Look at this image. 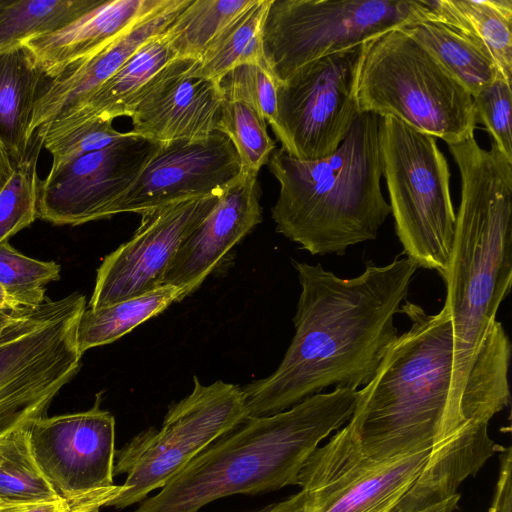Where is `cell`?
<instances>
[{
  "label": "cell",
  "mask_w": 512,
  "mask_h": 512,
  "mask_svg": "<svg viewBox=\"0 0 512 512\" xmlns=\"http://www.w3.org/2000/svg\"><path fill=\"white\" fill-rule=\"evenodd\" d=\"M448 149L461 195L444 306L453 329L451 406L465 425L489 421L510 403L512 346L496 314L512 284V161L474 135Z\"/></svg>",
  "instance_id": "1"
},
{
  "label": "cell",
  "mask_w": 512,
  "mask_h": 512,
  "mask_svg": "<svg viewBox=\"0 0 512 512\" xmlns=\"http://www.w3.org/2000/svg\"><path fill=\"white\" fill-rule=\"evenodd\" d=\"M301 286L295 334L278 368L242 388L248 417L285 411L326 388L368 384L399 333L394 324L418 266L366 263L353 278L293 261Z\"/></svg>",
  "instance_id": "2"
},
{
  "label": "cell",
  "mask_w": 512,
  "mask_h": 512,
  "mask_svg": "<svg viewBox=\"0 0 512 512\" xmlns=\"http://www.w3.org/2000/svg\"><path fill=\"white\" fill-rule=\"evenodd\" d=\"M400 313L410 328L398 335L371 381L359 390L347 425L309 456V464H380L433 447L467 427L457 422L451 406L450 311L444 306L432 315L405 301Z\"/></svg>",
  "instance_id": "3"
},
{
  "label": "cell",
  "mask_w": 512,
  "mask_h": 512,
  "mask_svg": "<svg viewBox=\"0 0 512 512\" xmlns=\"http://www.w3.org/2000/svg\"><path fill=\"white\" fill-rule=\"evenodd\" d=\"M358 398V389L335 388L273 415L247 417L135 512H198L219 498L297 485L306 460L324 438L349 421Z\"/></svg>",
  "instance_id": "4"
},
{
  "label": "cell",
  "mask_w": 512,
  "mask_h": 512,
  "mask_svg": "<svg viewBox=\"0 0 512 512\" xmlns=\"http://www.w3.org/2000/svg\"><path fill=\"white\" fill-rule=\"evenodd\" d=\"M380 116L365 112L330 156L298 160L281 148L269 159L280 185L276 231L312 255L345 254L375 240L391 209L383 197Z\"/></svg>",
  "instance_id": "5"
},
{
  "label": "cell",
  "mask_w": 512,
  "mask_h": 512,
  "mask_svg": "<svg viewBox=\"0 0 512 512\" xmlns=\"http://www.w3.org/2000/svg\"><path fill=\"white\" fill-rule=\"evenodd\" d=\"M357 98L361 113L393 116L448 145L474 135L477 126L470 92L401 28L367 43Z\"/></svg>",
  "instance_id": "6"
},
{
  "label": "cell",
  "mask_w": 512,
  "mask_h": 512,
  "mask_svg": "<svg viewBox=\"0 0 512 512\" xmlns=\"http://www.w3.org/2000/svg\"><path fill=\"white\" fill-rule=\"evenodd\" d=\"M379 140L389 206L403 253L418 268L435 270L445 280L456 223L447 160L435 137L393 116L380 117Z\"/></svg>",
  "instance_id": "7"
},
{
  "label": "cell",
  "mask_w": 512,
  "mask_h": 512,
  "mask_svg": "<svg viewBox=\"0 0 512 512\" xmlns=\"http://www.w3.org/2000/svg\"><path fill=\"white\" fill-rule=\"evenodd\" d=\"M86 298L76 292L23 309L0 335V439L46 416L78 372L76 342Z\"/></svg>",
  "instance_id": "8"
},
{
  "label": "cell",
  "mask_w": 512,
  "mask_h": 512,
  "mask_svg": "<svg viewBox=\"0 0 512 512\" xmlns=\"http://www.w3.org/2000/svg\"><path fill=\"white\" fill-rule=\"evenodd\" d=\"M193 383L192 392L169 407L160 429L148 428L116 450L114 476L127 477L108 506L123 509L145 500L248 417L238 385L222 380L203 385L196 376Z\"/></svg>",
  "instance_id": "9"
},
{
  "label": "cell",
  "mask_w": 512,
  "mask_h": 512,
  "mask_svg": "<svg viewBox=\"0 0 512 512\" xmlns=\"http://www.w3.org/2000/svg\"><path fill=\"white\" fill-rule=\"evenodd\" d=\"M419 1L271 0L263 51L276 84L320 57L422 19Z\"/></svg>",
  "instance_id": "10"
},
{
  "label": "cell",
  "mask_w": 512,
  "mask_h": 512,
  "mask_svg": "<svg viewBox=\"0 0 512 512\" xmlns=\"http://www.w3.org/2000/svg\"><path fill=\"white\" fill-rule=\"evenodd\" d=\"M367 43L308 62L277 84L272 130L290 156L315 161L332 155L362 114L357 84Z\"/></svg>",
  "instance_id": "11"
},
{
  "label": "cell",
  "mask_w": 512,
  "mask_h": 512,
  "mask_svg": "<svg viewBox=\"0 0 512 512\" xmlns=\"http://www.w3.org/2000/svg\"><path fill=\"white\" fill-rule=\"evenodd\" d=\"M454 436L375 465H303L297 485L311 495L310 512H450L445 486L428 471Z\"/></svg>",
  "instance_id": "12"
},
{
  "label": "cell",
  "mask_w": 512,
  "mask_h": 512,
  "mask_svg": "<svg viewBox=\"0 0 512 512\" xmlns=\"http://www.w3.org/2000/svg\"><path fill=\"white\" fill-rule=\"evenodd\" d=\"M160 145L129 131L101 150L50 169L39 180L37 218L72 226L108 218Z\"/></svg>",
  "instance_id": "13"
},
{
  "label": "cell",
  "mask_w": 512,
  "mask_h": 512,
  "mask_svg": "<svg viewBox=\"0 0 512 512\" xmlns=\"http://www.w3.org/2000/svg\"><path fill=\"white\" fill-rule=\"evenodd\" d=\"M221 193L140 214L141 222L133 236L107 255L97 269L88 308L107 306L162 286L177 251L215 207Z\"/></svg>",
  "instance_id": "14"
},
{
  "label": "cell",
  "mask_w": 512,
  "mask_h": 512,
  "mask_svg": "<svg viewBox=\"0 0 512 512\" xmlns=\"http://www.w3.org/2000/svg\"><path fill=\"white\" fill-rule=\"evenodd\" d=\"M97 395L87 411L43 416L28 427L34 459L61 498H75L114 485L115 418Z\"/></svg>",
  "instance_id": "15"
},
{
  "label": "cell",
  "mask_w": 512,
  "mask_h": 512,
  "mask_svg": "<svg viewBox=\"0 0 512 512\" xmlns=\"http://www.w3.org/2000/svg\"><path fill=\"white\" fill-rule=\"evenodd\" d=\"M238 154L221 132L206 138L161 143L136 181L111 207L142 214L174 202L221 193L241 174Z\"/></svg>",
  "instance_id": "16"
},
{
  "label": "cell",
  "mask_w": 512,
  "mask_h": 512,
  "mask_svg": "<svg viewBox=\"0 0 512 512\" xmlns=\"http://www.w3.org/2000/svg\"><path fill=\"white\" fill-rule=\"evenodd\" d=\"M196 63L176 57L145 85L130 111L133 133L166 143L219 132L224 99L216 80L196 74Z\"/></svg>",
  "instance_id": "17"
},
{
  "label": "cell",
  "mask_w": 512,
  "mask_h": 512,
  "mask_svg": "<svg viewBox=\"0 0 512 512\" xmlns=\"http://www.w3.org/2000/svg\"><path fill=\"white\" fill-rule=\"evenodd\" d=\"M257 176L242 171L222 191L215 207L177 251L162 285L190 294L221 264L232 247L261 222Z\"/></svg>",
  "instance_id": "18"
},
{
  "label": "cell",
  "mask_w": 512,
  "mask_h": 512,
  "mask_svg": "<svg viewBox=\"0 0 512 512\" xmlns=\"http://www.w3.org/2000/svg\"><path fill=\"white\" fill-rule=\"evenodd\" d=\"M188 2L169 0L96 54L72 63L57 76L48 78L35 102L30 139L35 131L77 107L145 42L162 34Z\"/></svg>",
  "instance_id": "19"
},
{
  "label": "cell",
  "mask_w": 512,
  "mask_h": 512,
  "mask_svg": "<svg viewBox=\"0 0 512 512\" xmlns=\"http://www.w3.org/2000/svg\"><path fill=\"white\" fill-rule=\"evenodd\" d=\"M168 1L99 0L95 7L65 27L23 44L41 71L53 78L70 64L105 48Z\"/></svg>",
  "instance_id": "20"
},
{
  "label": "cell",
  "mask_w": 512,
  "mask_h": 512,
  "mask_svg": "<svg viewBox=\"0 0 512 512\" xmlns=\"http://www.w3.org/2000/svg\"><path fill=\"white\" fill-rule=\"evenodd\" d=\"M174 58L176 53L164 32L149 39L77 107L35 131L42 145L85 122L129 117L145 85Z\"/></svg>",
  "instance_id": "21"
},
{
  "label": "cell",
  "mask_w": 512,
  "mask_h": 512,
  "mask_svg": "<svg viewBox=\"0 0 512 512\" xmlns=\"http://www.w3.org/2000/svg\"><path fill=\"white\" fill-rule=\"evenodd\" d=\"M47 79L24 44L0 52V142L14 166L26 157L35 102Z\"/></svg>",
  "instance_id": "22"
},
{
  "label": "cell",
  "mask_w": 512,
  "mask_h": 512,
  "mask_svg": "<svg viewBox=\"0 0 512 512\" xmlns=\"http://www.w3.org/2000/svg\"><path fill=\"white\" fill-rule=\"evenodd\" d=\"M401 29L432 53L471 96L501 77L485 46L453 17H424Z\"/></svg>",
  "instance_id": "23"
},
{
  "label": "cell",
  "mask_w": 512,
  "mask_h": 512,
  "mask_svg": "<svg viewBox=\"0 0 512 512\" xmlns=\"http://www.w3.org/2000/svg\"><path fill=\"white\" fill-rule=\"evenodd\" d=\"M186 296L185 291L180 288L162 285L145 294L107 306L86 307L76 330L79 351L83 354L88 349L118 340Z\"/></svg>",
  "instance_id": "24"
},
{
  "label": "cell",
  "mask_w": 512,
  "mask_h": 512,
  "mask_svg": "<svg viewBox=\"0 0 512 512\" xmlns=\"http://www.w3.org/2000/svg\"><path fill=\"white\" fill-rule=\"evenodd\" d=\"M270 3L271 0H256L235 17L197 60L196 74L218 81L244 64L269 71L263 51V28Z\"/></svg>",
  "instance_id": "25"
},
{
  "label": "cell",
  "mask_w": 512,
  "mask_h": 512,
  "mask_svg": "<svg viewBox=\"0 0 512 512\" xmlns=\"http://www.w3.org/2000/svg\"><path fill=\"white\" fill-rule=\"evenodd\" d=\"M99 0H0V52L57 31Z\"/></svg>",
  "instance_id": "26"
},
{
  "label": "cell",
  "mask_w": 512,
  "mask_h": 512,
  "mask_svg": "<svg viewBox=\"0 0 512 512\" xmlns=\"http://www.w3.org/2000/svg\"><path fill=\"white\" fill-rule=\"evenodd\" d=\"M256 0H189L164 34L178 58L199 59L218 34Z\"/></svg>",
  "instance_id": "27"
},
{
  "label": "cell",
  "mask_w": 512,
  "mask_h": 512,
  "mask_svg": "<svg viewBox=\"0 0 512 512\" xmlns=\"http://www.w3.org/2000/svg\"><path fill=\"white\" fill-rule=\"evenodd\" d=\"M28 427L13 431L0 439V505L61 498L34 459Z\"/></svg>",
  "instance_id": "28"
},
{
  "label": "cell",
  "mask_w": 512,
  "mask_h": 512,
  "mask_svg": "<svg viewBox=\"0 0 512 512\" xmlns=\"http://www.w3.org/2000/svg\"><path fill=\"white\" fill-rule=\"evenodd\" d=\"M458 19L487 49L512 84V0H447Z\"/></svg>",
  "instance_id": "29"
},
{
  "label": "cell",
  "mask_w": 512,
  "mask_h": 512,
  "mask_svg": "<svg viewBox=\"0 0 512 512\" xmlns=\"http://www.w3.org/2000/svg\"><path fill=\"white\" fill-rule=\"evenodd\" d=\"M42 139L33 133L24 160L0 192V243L6 242L37 218L39 178L37 161Z\"/></svg>",
  "instance_id": "30"
},
{
  "label": "cell",
  "mask_w": 512,
  "mask_h": 512,
  "mask_svg": "<svg viewBox=\"0 0 512 512\" xmlns=\"http://www.w3.org/2000/svg\"><path fill=\"white\" fill-rule=\"evenodd\" d=\"M219 132L230 139L245 172L258 174L275 150L265 119L241 102H223Z\"/></svg>",
  "instance_id": "31"
},
{
  "label": "cell",
  "mask_w": 512,
  "mask_h": 512,
  "mask_svg": "<svg viewBox=\"0 0 512 512\" xmlns=\"http://www.w3.org/2000/svg\"><path fill=\"white\" fill-rule=\"evenodd\" d=\"M60 266L54 261L30 258L8 241L0 243V285L21 307L33 308L45 301V287L58 280Z\"/></svg>",
  "instance_id": "32"
},
{
  "label": "cell",
  "mask_w": 512,
  "mask_h": 512,
  "mask_svg": "<svg viewBox=\"0 0 512 512\" xmlns=\"http://www.w3.org/2000/svg\"><path fill=\"white\" fill-rule=\"evenodd\" d=\"M224 101L241 102L253 108L270 124L276 123L277 84L269 71L259 65L244 64L227 72L218 81Z\"/></svg>",
  "instance_id": "33"
},
{
  "label": "cell",
  "mask_w": 512,
  "mask_h": 512,
  "mask_svg": "<svg viewBox=\"0 0 512 512\" xmlns=\"http://www.w3.org/2000/svg\"><path fill=\"white\" fill-rule=\"evenodd\" d=\"M511 84L497 77L472 96L477 123L492 137L498 150L512 161Z\"/></svg>",
  "instance_id": "34"
},
{
  "label": "cell",
  "mask_w": 512,
  "mask_h": 512,
  "mask_svg": "<svg viewBox=\"0 0 512 512\" xmlns=\"http://www.w3.org/2000/svg\"><path fill=\"white\" fill-rule=\"evenodd\" d=\"M112 122L95 119L44 142L43 147L52 155L51 169H57L83 155L101 150L125 137L127 132L117 131Z\"/></svg>",
  "instance_id": "35"
},
{
  "label": "cell",
  "mask_w": 512,
  "mask_h": 512,
  "mask_svg": "<svg viewBox=\"0 0 512 512\" xmlns=\"http://www.w3.org/2000/svg\"><path fill=\"white\" fill-rule=\"evenodd\" d=\"M122 492V485L75 497L31 503L0 505V512H100Z\"/></svg>",
  "instance_id": "36"
},
{
  "label": "cell",
  "mask_w": 512,
  "mask_h": 512,
  "mask_svg": "<svg viewBox=\"0 0 512 512\" xmlns=\"http://www.w3.org/2000/svg\"><path fill=\"white\" fill-rule=\"evenodd\" d=\"M512 453L507 447L500 456V471L488 512H512Z\"/></svg>",
  "instance_id": "37"
},
{
  "label": "cell",
  "mask_w": 512,
  "mask_h": 512,
  "mask_svg": "<svg viewBox=\"0 0 512 512\" xmlns=\"http://www.w3.org/2000/svg\"><path fill=\"white\" fill-rule=\"evenodd\" d=\"M311 495L301 489L286 500L278 502L260 512H310Z\"/></svg>",
  "instance_id": "38"
},
{
  "label": "cell",
  "mask_w": 512,
  "mask_h": 512,
  "mask_svg": "<svg viewBox=\"0 0 512 512\" xmlns=\"http://www.w3.org/2000/svg\"><path fill=\"white\" fill-rule=\"evenodd\" d=\"M14 172V165L0 142V192L5 187Z\"/></svg>",
  "instance_id": "39"
},
{
  "label": "cell",
  "mask_w": 512,
  "mask_h": 512,
  "mask_svg": "<svg viewBox=\"0 0 512 512\" xmlns=\"http://www.w3.org/2000/svg\"><path fill=\"white\" fill-rule=\"evenodd\" d=\"M23 307L19 306L3 289L0 285V310H21Z\"/></svg>",
  "instance_id": "40"
},
{
  "label": "cell",
  "mask_w": 512,
  "mask_h": 512,
  "mask_svg": "<svg viewBox=\"0 0 512 512\" xmlns=\"http://www.w3.org/2000/svg\"><path fill=\"white\" fill-rule=\"evenodd\" d=\"M22 310H0V335Z\"/></svg>",
  "instance_id": "41"
}]
</instances>
